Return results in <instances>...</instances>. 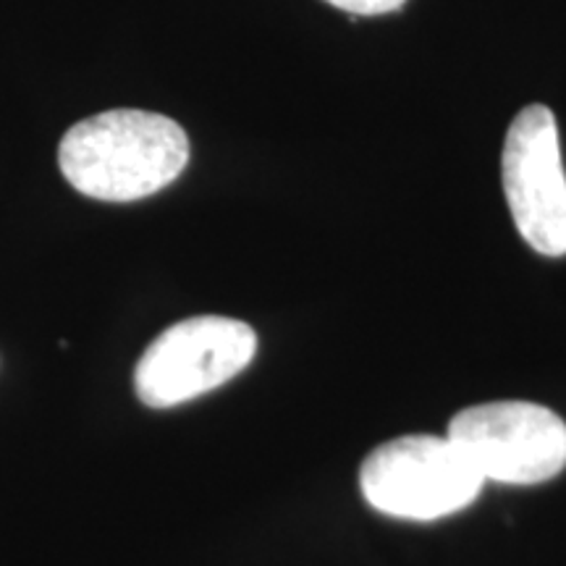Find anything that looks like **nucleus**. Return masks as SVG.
Here are the masks:
<instances>
[{
    "label": "nucleus",
    "mask_w": 566,
    "mask_h": 566,
    "mask_svg": "<svg viewBox=\"0 0 566 566\" xmlns=\"http://www.w3.org/2000/svg\"><path fill=\"white\" fill-rule=\"evenodd\" d=\"M189 163V137L174 118L118 108L74 124L59 166L76 192L103 202H137L176 181Z\"/></svg>",
    "instance_id": "obj_1"
},
{
    "label": "nucleus",
    "mask_w": 566,
    "mask_h": 566,
    "mask_svg": "<svg viewBox=\"0 0 566 566\" xmlns=\"http://www.w3.org/2000/svg\"><path fill=\"white\" fill-rule=\"evenodd\" d=\"M485 480L449 436L394 438L365 459L359 488L367 504L396 520L433 522L462 512Z\"/></svg>",
    "instance_id": "obj_2"
},
{
    "label": "nucleus",
    "mask_w": 566,
    "mask_h": 566,
    "mask_svg": "<svg viewBox=\"0 0 566 566\" xmlns=\"http://www.w3.org/2000/svg\"><path fill=\"white\" fill-rule=\"evenodd\" d=\"M258 334L233 317L200 315L171 325L142 354L134 388L142 405L168 409L216 391L247 370Z\"/></svg>",
    "instance_id": "obj_3"
},
{
    "label": "nucleus",
    "mask_w": 566,
    "mask_h": 566,
    "mask_svg": "<svg viewBox=\"0 0 566 566\" xmlns=\"http://www.w3.org/2000/svg\"><path fill=\"white\" fill-rule=\"evenodd\" d=\"M480 478L504 485H537L566 470V422L530 401L470 407L449 422V433Z\"/></svg>",
    "instance_id": "obj_4"
},
{
    "label": "nucleus",
    "mask_w": 566,
    "mask_h": 566,
    "mask_svg": "<svg viewBox=\"0 0 566 566\" xmlns=\"http://www.w3.org/2000/svg\"><path fill=\"white\" fill-rule=\"evenodd\" d=\"M504 195L522 239L546 258L566 254V174L554 111L527 105L504 142Z\"/></svg>",
    "instance_id": "obj_5"
},
{
    "label": "nucleus",
    "mask_w": 566,
    "mask_h": 566,
    "mask_svg": "<svg viewBox=\"0 0 566 566\" xmlns=\"http://www.w3.org/2000/svg\"><path fill=\"white\" fill-rule=\"evenodd\" d=\"M352 17H380V13H394L405 9L407 0H325Z\"/></svg>",
    "instance_id": "obj_6"
}]
</instances>
